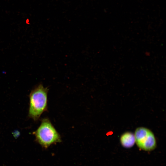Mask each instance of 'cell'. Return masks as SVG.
Returning <instances> with one entry per match:
<instances>
[{"label":"cell","mask_w":166,"mask_h":166,"mask_svg":"<svg viewBox=\"0 0 166 166\" xmlns=\"http://www.w3.org/2000/svg\"><path fill=\"white\" fill-rule=\"evenodd\" d=\"M48 89L40 84L32 89L30 95L28 116L34 121L47 110Z\"/></svg>","instance_id":"6da1fadb"},{"label":"cell","mask_w":166,"mask_h":166,"mask_svg":"<svg viewBox=\"0 0 166 166\" xmlns=\"http://www.w3.org/2000/svg\"><path fill=\"white\" fill-rule=\"evenodd\" d=\"M33 134L35 136L36 141L45 149L61 141L60 135L47 118L42 120L40 125Z\"/></svg>","instance_id":"7a4b0ae2"},{"label":"cell","mask_w":166,"mask_h":166,"mask_svg":"<svg viewBox=\"0 0 166 166\" xmlns=\"http://www.w3.org/2000/svg\"><path fill=\"white\" fill-rule=\"evenodd\" d=\"M135 143L141 150L150 152L156 148V140L153 132L149 129L140 127L137 128L134 133Z\"/></svg>","instance_id":"3957f363"},{"label":"cell","mask_w":166,"mask_h":166,"mask_svg":"<svg viewBox=\"0 0 166 166\" xmlns=\"http://www.w3.org/2000/svg\"><path fill=\"white\" fill-rule=\"evenodd\" d=\"M120 140L121 145L126 148L132 147L135 143L134 134L130 132H126L122 134Z\"/></svg>","instance_id":"277c9868"}]
</instances>
